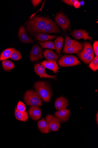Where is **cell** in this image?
Returning <instances> with one entry per match:
<instances>
[{"label": "cell", "instance_id": "cell-13", "mask_svg": "<svg viewBox=\"0 0 98 148\" xmlns=\"http://www.w3.org/2000/svg\"><path fill=\"white\" fill-rule=\"evenodd\" d=\"M18 36L20 41L23 43L29 44L34 42L33 40L27 35L24 27L23 26H21L19 29Z\"/></svg>", "mask_w": 98, "mask_h": 148}, {"label": "cell", "instance_id": "cell-29", "mask_svg": "<svg viewBox=\"0 0 98 148\" xmlns=\"http://www.w3.org/2000/svg\"><path fill=\"white\" fill-rule=\"evenodd\" d=\"M10 58L15 61H18L22 58V55L18 51L15 50L12 52Z\"/></svg>", "mask_w": 98, "mask_h": 148}, {"label": "cell", "instance_id": "cell-15", "mask_svg": "<svg viewBox=\"0 0 98 148\" xmlns=\"http://www.w3.org/2000/svg\"><path fill=\"white\" fill-rule=\"evenodd\" d=\"M28 112L31 118L34 120L36 121L41 117L42 111L37 106H31Z\"/></svg>", "mask_w": 98, "mask_h": 148}, {"label": "cell", "instance_id": "cell-14", "mask_svg": "<svg viewBox=\"0 0 98 148\" xmlns=\"http://www.w3.org/2000/svg\"><path fill=\"white\" fill-rule=\"evenodd\" d=\"M53 61H44L40 64L44 66L46 68L52 71L54 73H57L59 69V68L57 63V60Z\"/></svg>", "mask_w": 98, "mask_h": 148}, {"label": "cell", "instance_id": "cell-35", "mask_svg": "<svg viewBox=\"0 0 98 148\" xmlns=\"http://www.w3.org/2000/svg\"><path fill=\"white\" fill-rule=\"evenodd\" d=\"M96 121L97 123V124L98 125V112H97V114L96 115Z\"/></svg>", "mask_w": 98, "mask_h": 148}, {"label": "cell", "instance_id": "cell-16", "mask_svg": "<svg viewBox=\"0 0 98 148\" xmlns=\"http://www.w3.org/2000/svg\"><path fill=\"white\" fill-rule=\"evenodd\" d=\"M68 104V101L66 99L63 97H60L56 100L55 106V109L59 111L66 109Z\"/></svg>", "mask_w": 98, "mask_h": 148}, {"label": "cell", "instance_id": "cell-5", "mask_svg": "<svg viewBox=\"0 0 98 148\" xmlns=\"http://www.w3.org/2000/svg\"><path fill=\"white\" fill-rule=\"evenodd\" d=\"M55 23L64 31L67 30L70 24L68 18L62 12L58 13L55 17Z\"/></svg>", "mask_w": 98, "mask_h": 148}, {"label": "cell", "instance_id": "cell-22", "mask_svg": "<svg viewBox=\"0 0 98 148\" xmlns=\"http://www.w3.org/2000/svg\"><path fill=\"white\" fill-rule=\"evenodd\" d=\"M15 50L13 48H9L4 50L0 56V61L7 60L10 58L12 52Z\"/></svg>", "mask_w": 98, "mask_h": 148}, {"label": "cell", "instance_id": "cell-34", "mask_svg": "<svg viewBox=\"0 0 98 148\" xmlns=\"http://www.w3.org/2000/svg\"><path fill=\"white\" fill-rule=\"evenodd\" d=\"M80 3L78 1H77L74 4V6L76 8H79L80 7Z\"/></svg>", "mask_w": 98, "mask_h": 148}, {"label": "cell", "instance_id": "cell-8", "mask_svg": "<svg viewBox=\"0 0 98 148\" xmlns=\"http://www.w3.org/2000/svg\"><path fill=\"white\" fill-rule=\"evenodd\" d=\"M46 68L43 65L37 64L34 65V70L36 74L40 78H50L55 79L56 75L52 76L48 75L45 71Z\"/></svg>", "mask_w": 98, "mask_h": 148}, {"label": "cell", "instance_id": "cell-31", "mask_svg": "<svg viewBox=\"0 0 98 148\" xmlns=\"http://www.w3.org/2000/svg\"><path fill=\"white\" fill-rule=\"evenodd\" d=\"M93 50L96 56H98V42L95 41L93 43Z\"/></svg>", "mask_w": 98, "mask_h": 148}, {"label": "cell", "instance_id": "cell-28", "mask_svg": "<svg viewBox=\"0 0 98 148\" xmlns=\"http://www.w3.org/2000/svg\"><path fill=\"white\" fill-rule=\"evenodd\" d=\"M43 48H49L55 50V47L54 44L51 41H46L44 42H38Z\"/></svg>", "mask_w": 98, "mask_h": 148}, {"label": "cell", "instance_id": "cell-21", "mask_svg": "<svg viewBox=\"0 0 98 148\" xmlns=\"http://www.w3.org/2000/svg\"><path fill=\"white\" fill-rule=\"evenodd\" d=\"M64 38L62 36L58 37L55 40L54 45L56 49V52L58 55L61 54L62 49L63 45Z\"/></svg>", "mask_w": 98, "mask_h": 148}, {"label": "cell", "instance_id": "cell-27", "mask_svg": "<svg viewBox=\"0 0 98 148\" xmlns=\"http://www.w3.org/2000/svg\"><path fill=\"white\" fill-rule=\"evenodd\" d=\"M89 68L95 72L98 69V57L96 56L89 65Z\"/></svg>", "mask_w": 98, "mask_h": 148}, {"label": "cell", "instance_id": "cell-11", "mask_svg": "<svg viewBox=\"0 0 98 148\" xmlns=\"http://www.w3.org/2000/svg\"><path fill=\"white\" fill-rule=\"evenodd\" d=\"M54 115L60 122H64L69 119L70 112L68 109H64L55 112Z\"/></svg>", "mask_w": 98, "mask_h": 148}, {"label": "cell", "instance_id": "cell-30", "mask_svg": "<svg viewBox=\"0 0 98 148\" xmlns=\"http://www.w3.org/2000/svg\"><path fill=\"white\" fill-rule=\"evenodd\" d=\"M16 108L20 112H24L26 111L25 105L21 101H19Z\"/></svg>", "mask_w": 98, "mask_h": 148}, {"label": "cell", "instance_id": "cell-12", "mask_svg": "<svg viewBox=\"0 0 98 148\" xmlns=\"http://www.w3.org/2000/svg\"><path fill=\"white\" fill-rule=\"evenodd\" d=\"M83 47V45L82 43L78 42L70 47L64 48L63 52L67 54L78 53L82 51Z\"/></svg>", "mask_w": 98, "mask_h": 148}, {"label": "cell", "instance_id": "cell-3", "mask_svg": "<svg viewBox=\"0 0 98 148\" xmlns=\"http://www.w3.org/2000/svg\"><path fill=\"white\" fill-rule=\"evenodd\" d=\"M24 100L26 104L32 106H41L42 105V99L36 90L27 91L24 95Z\"/></svg>", "mask_w": 98, "mask_h": 148}, {"label": "cell", "instance_id": "cell-4", "mask_svg": "<svg viewBox=\"0 0 98 148\" xmlns=\"http://www.w3.org/2000/svg\"><path fill=\"white\" fill-rule=\"evenodd\" d=\"M58 63L60 66L68 67L79 64L80 62L77 57L73 55H65L62 57Z\"/></svg>", "mask_w": 98, "mask_h": 148}, {"label": "cell", "instance_id": "cell-24", "mask_svg": "<svg viewBox=\"0 0 98 148\" xmlns=\"http://www.w3.org/2000/svg\"><path fill=\"white\" fill-rule=\"evenodd\" d=\"M2 65L4 70L7 71L11 70L15 67L14 64L11 61L8 60L3 61Z\"/></svg>", "mask_w": 98, "mask_h": 148}, {"label": "cell", "instance_id": "cell-7", "mask_svg": "<svg viewBox=\"0 0 98 148\" xmlns=\"http://www.w3.org/2000/svg\"><path fill=\"white\" fill-rule=\"evenodd\" d=\"M43 58V52L41 48L37 45H34L30 52V60L32 62H34Z\"/></svg>", "mask_w": 98, "mask_h": 148}, {"label": "cell", "instance_id": "cell-6", "mask_svg": "<svg viewBox=\"0 0 98 148\" xmlns=\"http://www.w3.org/2000/svg\"><path fill=\"white\" fill-rule=\"evenodd\" d=\"M46 120L51 130L55 132L60 129L61 123L57 117L49 114L46 116Z\"/></svg>", "mask_w": 98, "mask_h": 148}, {"label": "cell", "instance_id": "cell-26", "mask_svg": "<svg viewBox=\"0 0 98 148\" xmlns=\"http://www.w3.org/2000/svg\"><path fill=\"white\" fill-rule=\"evenodd\" d=\"M83 50L91 55H94L93 46L90 43L88 42H86L84 43V48Z\"/></svg>", "mask_w": 98, "mask_h": 148}, {"label": "cell", "instance_id": "cell-25", "mask_svg": "<svg viewBox=\"0 0 98 148\" xmlns=\"http://www.w3.org/2000/svg\"><path fill=\"white\" fill-rule=\"evenodd\" d=\"M65 43L64 48L70 47L77 43L78 42L75 40H73L68 36H66L65 39Z\"/></svg>", "mask_w": 98, "mask_h": 148}, {"label": "cell", "instance_id": "cell-19", "mask_svg": "<svg viewBox=\"0 0 98 148\" xmlns=\"http://www.w3.org/2000/svg\"><path fill=\"white\" fill-rule=\"evenodd\" d=\"M43 55L46 59L48 61H55L58 58V56L52 50L46 49L43 52Z\"/></svg>", "mask_w": 98, "mask_h": 148}, {"label": "cell", "instance_id": "cell-33", "mask_svg": "<svg viewBox=\"0 0 98 148\" xmlns=\"http://www.w3.org/2000/svg\"><path fill=\"white\" fill-rule=\"evenodd\" d=\"M42 1H32V4L34 7H36L38 6L39 3L41 2Z\"/></svg>", "mask_w": 98, "mask_h": 148}, {"label": "cell", "instance_id": "cell-18", "mask_svg": "<svg viewBox=\"0 0 98 148\" xmlns=\"http://www.w3.org/2000/svg\"><path fill=\"white\" fill-rule=\"evenodd\" d=\"M39 130L43 133L47 134L50 131V129L48 124L44 119L39 121L37 123Z\"/></svg>", "mask_w": 98, "mask_h": 148}, {"label": "cell", "instance_id": "cell-9", "mask_svg": "<svg viewBox=\"0 0 98 148\" xmlns=\"http://www.w3.org/2000/svg\"><path fill=\"white\" fill-rule=\"evenodd\" d=\"M60 30L57 24L49 19L42 33L45 34L59 33Z\"/></svg>", "mask_w": 98, "mask_h": 148}, {"label": "cell", "instance_id": "cell-10", "mask_svg": "<svg viewBox=\"0 0 98 148\" xmlns=\"http://www.w3.org/2000/svg\"><path fill=\"white\" fill-rule=\"evenodd\" d=\"M71 34L74 37L77 39L82 38L85 40L89 39L91 41H93L92 37L89 36L88 34L85 30L80 29L75 30L73 31L71 33Z\"/></svg>", "mask_w": 98, "mask_h": 148}, {"label": "cell", "instance_id": "cell-1", "mask_svg": "<svg viewBox=\"0 0 98 148\" xmlns=\"http://www.w3.org/2000/svg\"><path fill=\"white\" fill-rule=\"evenodd\" d=\"M49 20L47 17L35 16L26 22L27 30L31 33H42Z\"/></svg>", "mask_w": 98, "mask_h": 148}, {"label": "cell", "instance_id": "cell-20", "mask_svg": "<svg viewBox=\"0 0 98 148\" xmlns=\"http://www.w3.org/2000/svg\"><path fill=\"white\" fill-rule=\"evenodd\" d=\"M15 116L16 119L23 122H26L29 118L28 115L26 111L20 112L16 108Z\"/></svg>", "mask_w": 98, "mask_h": 148}, {"label": "cell", "instance_id": "cell-2", "mask_svg": "<svg viewBox=\"0 0 98 148\" xmlns=\"http://www.w3.org/2000/svg\"><path fill=\"white\" fill-rule=\"evenodd\" d=\"M34 86L42 99L46 102L50 101L52 95L51 90L47 84L44 82H39L35 84Z\"/></svg>", "mask_w": 98, "mask_h": 148}, {"label": "cell", "instance_id": "cell-23", "mask_svg": "<svg viewBox=\"0 0 98 148\" xmlns=\"http://www.w3.org/2000/svg\"><path fill=\"white\" fill-rule=\"evenodd\" d=\"M57 36H56L50 35L40 33L37 34L35 36V38L38 41L43 42L53 39Z\"/></svg>", "mask_w": 98, "mask_h": 148}, {"label": "cell", "instance_id": "cell-17", "mask_svg": "<svg viewBox=\"0 0 98 148\" xmlns=\"http://www.w3.org/2000/svg\"><path fill=\"white\" fill-rule=\"evenodd\" d=\"M77 55L79 58L86 64L90 63L94 57V55H91L83 50L78 53Z\"/></svg>", "mask_w": 98, "mask_h": 148}, {"label": "cell", "instance_id": "cell-32", "mask_svg": "<svg viewBox=\"0 0 98 148\" xmlns=\"http://www.w3.org/2000/svg\"><path fill=\"white\" fill-rule=\"evenodd\" d=\"M77 1V0H64L62 1L69 5L74 6V3Z\"/></svg>", "mask_w": 98, "mask_h": 148}]
</instances>
